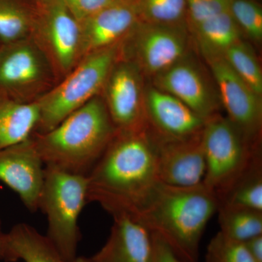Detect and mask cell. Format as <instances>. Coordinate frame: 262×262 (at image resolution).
<instances>
[{
	"mask_svg": "<svg viewBox=\"0 0 262 262\" xmlns=\"http://www.w3.org/2000/svg\"><path fill=\"white\" fill-rule=\"evenodd\" d=\"M87 177L88 202L111 215L137 214L160 182L155 138L148 129L117 131Z\"/></svg>",
	"mask_w": 262,
	"mask_h": 262,
	"instance_id": "6da1fadb",
	"label": "cell"
},
{
	"mask_svg": "<svg viewBox=\"0 0 262 262\" xmlns=\"http://www.w3.org/2000/svg\"><path fill=\"white\" fill-rule=\"evenodd\" d=\"M216 196L201 184L176 187L160 182L138 216L184 262H198L202 236L218 211Z\"/></svg>",
	"mask_w": 262,
	"mask_h": 262,
	"instance_id": "7a4b0ae2",
	"label": "cell"
},
{
	"mask_svg": "<svg viewBox=\"0 0 262 262\" xmlns=\"http://www.w3.org/2000/svg\"><path fill=\"white\" fill-rule=\"evenodd\" d=\"M117 132L98 95L51 130L34 133L32 139L45 165L88 176Z\"/></svg>",
	"mask_w": 262,
	"mask_h": 262,
	"instance_id": "3957f363",
	"label": "cell"
},
{
	"mask_svg": "<svg viewBox=\"0 0 262 262\" xmlns=\"http://www.w3.org/2000/svg\"><path fill=\"white\" fill-rule=\"evenodd\" d=\"M121 43L84 56L68 75L38 100L39 121L35 133L51 130L92 98L101 95Z\"/></svg>",
	"mask_w": 262,
	"mask_h": 262,
	"instance_id": "277c9868",
	"label": "cell"
},
{
	"mask_svg": "<svg viewBox=\"0 0 262 262\" xmlns=\"http://www.w3.org/2000/svg\"><path fill=\"white\" fill-rule=\"evenodd\" d=\"M88 189L87 176L45 165L39 209L47 217L46 237L67 262L77 258L79 217L89 203Z\"/></svg>",
	"mask_w": 262,
	"mask_h": 262,
	"instance_id": "5b68a950",
	"label": "cell"
},
{
	"mask_svg": "<svg viewBox=\"0 0 262 262\" xmlns=\"http://www.w3.org/2000/svg\"><path fill=\"white\" fill-rule=\"evenodd\" d=\"M202 142L206 161L203 184L217 200L233 185L261 155L227 117L217 114L205 122Z\"/></svg>",
	"mask_w": 262,
	"mask_h": 262,
	"instance_id": "8992f818",
	"label": "cell"
},
{
	"mask_svg": "<svg viewBox=\"0 0 262 262\" xmlns=\"http://www.w3.org/2000/svg\"><path fill=\"white\" fill-rule=\"evenodd\" d=\"M31 38L51 63L60 81L80 61V22L61 0H34Z\"/></svg>",
	"mask_w": 262,
	"mask_h": 262,
	"instance_id": "52a82bcc",
	"label": "cell"
},
{
	"mask_svg": "<svg viewBox=\"0 0 262 262\" xmlns=\"http://www.w3.org/2000/svg\"><path fill=\"white\" fill-rule=\"evenodd\" d=\"M57 82L51 63L32 38L0 48V94L34 102Z\"/></svg>",
	"mask_w": 262,
	"mask_h": 262,
	"instance_id": "ba28073f",
	"label": "cell"
},
{
	"mask_svg": "<svg viewBox=\"0 0 262 262\" xmlns=\"http://www.w3.org/2000/svg\"><path fill=\"white\" fill-rule=\"evenodd\" d=\"M187 26L140 22L121 43V56L134 62L143 75L154 77L187 56Z\"/></svg>",
	"mask_w": 262,
	"mask_h": 262,
	"instance_id": "9c48e42d",
	"label": "cell"
},
{
	"mask_svg": "<svg viewBox=\"0 0 262 262\" xmlns=\"http://www.w3.org/2000/svg\"><path fill=\"white\" fill-rule=\"evenodd\" d=\"M144 77L134 62L121 55L108 76L101 96L117 131L147 129Z\"/></svg>",
	"mask_w": 262,
	"mask_h": 262,
	"instance_id": "30bf717a",
	"label": "cell"
},
{
	"mask_svg": "<svg viewBox=\"0 0 262 262\" xmlns=\"http://www.w3.org/2000/svg\"><path fill=\"white\" fill-rule=\"evenodd\" d=\"M218 89L220 103L246 140L259 146L262 127L261 96L253 91L232 69L223 57L208 60Z\"/></svg>",
	"mask_w": 262,
	"mask_h": 262,
	"instance_id": "8fae6325",
	"label": "cell"
},
{
	"mask_svg": "<svg viewBox=\"0 0 262 262\" xmlns=\"http://www.w3.org/2000/svg\"><path fill=\"white\" fill-rule=\"evenodd\" d=\"M153 80L155 88L177 98L205 120L218 114V94L187 55L155 76Z\"/></svg>",
	"mask_w": 262,
	"mask_h": 262,
	"instance_id": "7c38bea8",
	"label": "cell"
},
{
	"mask_svg": "<svg viewBox=\"0 0 262 262\" xmlns=\"http://www.w3.org/2000/svg\"><path fill=\"white\" fill-rule=\"evenodd\" d=\"M44 176L45 165L32 137L0 149V181L18 194L29 211L39 210Z\"/></svg>",
	"mask_w": 262,
	"mask_h": 262,
	"instance_id": "4fadbf2b",
	"label": "cell"
},
{
	"mask_svg": "<svg viewBox=\"0 0 262 262\" xmlns=\"http://www.w3.org/2000/svg\"><path fill=\"white\" fill-rule=\"evenodd\" d=\"M147 128L158 140H176L196 135L206 120L177 98L155 88H145Z\"/></svg>",
	"mask_w": 262,
	"mask_h": 262,
	"instance_id": "5bb4252c",
	"label": "cell"
},
{
	"mask_svg": "<svg viewBox=\"0 0 262 262\" xmlns=\"http://www.w3.org/2000/svg\"><path fill=\"white\" fill-rule=\"evenodd\" d=\"M155 139L157 143L158 172L160 182L183 187L203 184L206 173V161L202 131L186 139Z\"/></svg>",
	"mask_w": 262,
	"mask_h": 262,
	"instance_id": "9a60e30c",
	"label": "cell"
},
{
	"mask_svg": "<svg viewBox=\"0 0 262 262\" xmlns=\"http://www.w3.org/2000/svg\"><path fill=\"white\" fill-rule=\"evenodd\" d=\"M140 22L136 0H117L82 20V58L93 52L122 42Z\"/></svg>",
	"mask_w": 262,
	"mask_h": 262,
	"instance_id": "2e32d148",
	"label": "cell"
},
{
	"mask_svg": "<svg viewBox=\"0 0 262 262\" xmlns=\"http://www.w3.org/2000/svg\"><path fill=\"white\" fill-rule=\"evenodd\" d=\"M113 225L104 246L91 262H151L153 233L137 215L120 212L112 215Z\"/></svg>",
	"mask_w": 262,
	"mask_h": 262,
	"instance_id": "e0dca14e",
	"label": "cell"
},
{
	"mask_svg": "<svg viewBox=\"0 0 262 262\" xmlns=\"http://www.w3.org/2000/svg\"><path fill=\"white\" fill-rule=\"evenodd\" d=\"M39 121L37 101L21 102L0 94V149L28 140Z\"/></svg>",
	"mask_w": 262,
	"mask_h": 262,
	"instance_id": "ac0fdd59",
	"label": "cell"
},
{
	"mask_svg": "<svg viewBox=\"0 0 262 262\" xmlns=\"http://www.w3.org/2000/svg\"><path fill=\"white\" fill-rule=\"evenodd\" d=\"M3 261L15 262H67L46 235L27 224L14 226L5 234Z\"/></svg>",
	"mask_w": 262,
	"mask_h": 262,
	"instance_id": "d6986e66",
	"label": "cell"
},
{
	"mask_svg": "<svg viewBox=\"0 0 262 262\" xmlns=\"http://www.w3.org/2000/svg\"><path fill=\"white\" fill-rule=\"evenodd\" d=\"M189 31L206 61L223 57L231 46L242 39V32L229 9L207 19Z\"/></svg>",
	"mask_w": 262,
	"mask_h": 262,
	"instance_id": "ffe728a7",
	"label": "cell"
},
{
	"mask_svg": "<svg viewBox=\"0 0 262 262\" xmlns=\"http://www.w3.org/2000/svg\"><path fill=\"white\" fill-rule=\"evenodd\" d=\"M218 203L219 208L232 207L262 212L261 155L221 196Z\"/></svg>",
	"mask_w": 262,
	"mask_h": 262,
	"instance_id": "44dd1931",
	"label": "cell"
},
{
	"mask_svg": "<svg viewBox=\"0 0 262 262\" xmlns=\"http://www.w3.org/2000/svg\"><path fill=\"white\" fill-rule=\"evenodd\" d=\"M34 5L24 0H0V44L2 46L31 37Z\"/></svg>",
	"mask_w": 262,
	"mask_h": 262,
	"instance_id": "7402d4cb",
	"label": "cell"
},
{
	"mask_svg": "<svg viewBox=\"0 0 262 262\" xmlns=\"http://www.w3.org/2000/svg\"><path fill=\"white\" fill-rule=\"evenodd\" d=\"M220 232L241 242L262 234V212L220 207L218 208Z\"/></svg>",
	"mask_w": 262,
	"mask_h": 262,
	"instance_id": "603a6c76",
	"label": "cell"
},
{
	"mask_svg": "<svg viewBox=\"0 0 262 262\" xmlns=\"http://www.w3.org/2000/svg\"><path fill=\"white\" fill-rule=\"evenodd\" d=\"M141 22L164 26H187V0H136Z\"/></svg>",
	"mask_w": 262,
	"mask_h": 262,
	"instance_id": "cb8c5ba5",
	"label": "cell"
},
{
	"mask_svg": "<svg viewBox=\"0 0 262 262\" xmlns=\"http://www.w3.org/2000/svg\"><path fill=\"white\" fill-rule=\"evenodd\" d=\"M223 58L246 84L262 96V72L253 48L242 39L225 52Z\"/></svg>",
	"mask_w": 262,
	"mask_h": 262,
	"instance_id": "d4e9b609",
	"label": "cell"
},
{
	"mask_svg": "<svg viewBox=\"0 0 262 262\" xmlns=\"http://www.w3.org/2000/svg\"><path fill=\"white\" fill-rule=\"evenodd\" d=\"M231 14L244 33L253 42L262 40V9L255 0H232Z\"/></svg>",
	"mask_w": 262,
	"mask_h": 262,
	"instance_id": "484cf974",
	"label": "cell"
},
{
	"mask_svg": "<svg viewBox=\"0 0 262 262\" xmlns=\"http://www.w3.org/2000/svg\"><path fill=\"white\" fill-rule=\"evenodd\" d=\"M206 262H256L244 242L218 232L207 248Z\"/></svg>",
	"mask_w": 262,
	"mask_h": 262,
	"instance_id": "4316f807",
	"label": "cell"
},
{
	"mask_svg": "<svg viewBox=\"0 0 262 262\" xmlns=\"http://www.w3.org/2000/svg\"><path fill=\"white\" fill-rule=\"evenodd\" d=\"M232 0H187L188 30L230 8Z\"/></svg>",
	"mask_w": 262,
	"mask_h": 262,
	"instance_id": "83f0119b",
	"label": "cell"
},
{
	"mask_svg": "<svg viewBox=\"0 0 262 262\" xmlns=\"http://www.w3.org/2000/svg\"><path fill=\"white\" fill-rule=\"evenodd\" d=\"M79 22L89 18L117 0H61Z\"/></svg>",
	"mask_w": 262,
	"mask_h": 262,
	"instance_id": "f1b7e54d",
	"label": "cell"
},
{
	"mask_svg": "<svg viewBox=\"0 0 262 262\" xmlns=\"http://www.w3.org/2000/svg\"><path fill=\"white\" fill-rule=\"evenodd\" d=\"M153 233V232H152ZM152 259L151 262H184L169 247L168 245L159 235L153 233Z\"/></svg>",
	"mask_w": 262,
	"mask_h": 262,
	"instance_id": "f546056e",
	"label": "cell"
},
{
	"mask_svg": "<svg viewBox=\"0 0 262 262\" xmlns=\"http://www.w3.org/2000/svg\"><path fill=\"white\" fill-rule=\"evenodd\" d=\"M248 252L256 262H262V234L244 242Z\"/></svg>",
	"mask_w": 262,
	"mask_h": 262,
	"instance_id": "4dcf8cb0",
	"label": "cell"
},
{
	"mask_svg": "<svg viewBox=\"0 0 262 262\" xmlns=\"http://www.w3.org/2000/svg\"><path fill=\"white\" fill-rule=\"evenodd\" d=\"M5 238V234L2 231L1 222H0V260H3L4 256Z\"/></svg>",
	"mask_w": 262,
	"mask_h": 262,
	"instance_id": "1f68e13d",
	"label": "cell"
},
{
	"mask_svg": "<svg viewBox=\"0 0 262 262\" xmlns=\"http://www.w3.org/2000/svg\"><path fill=\"white\" fill-rule=\"evenodd\" d=\"M70 262H91L89 258L77 257L73 261Z\"/></svg>",
	"mask_w": 262,
	"mask_h": 262,
	"instance_id": "d6a6232c",
	"label": "cell"
},
{
	"mask_svg": "<svg viewBox=\"0 0 262 262\" xmlns=\"http://www.w3.org/2000/svg\"><path fill=\"white\" fill-rule=\"evenodd\" d=\"M1 46H2V45H1V44H0V48H1Z\"/></svg>",
	"mask_w": 262,
	"mask_h": 262,
	"instance_id": "836d02e7",
	"label": "cell"
}]
</instances>
